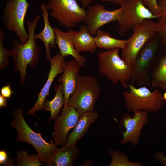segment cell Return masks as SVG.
Returning a JSON list of instances; mask_svg holds the SVG:
<instances>
[{
	"instance_id": "6da1fadb",
	"label": "cell",
	"mask_w": 166,
	"mask_h": 166,
	"mask_svg": "<svg viewBox=\"0 0 166 166\" xmlns=\"http://www.w3.org/2000/svg\"><path fill=\"white\" fill-rule=\"evenodd\" d=\"M41 16L37 15L32 20H27L26 24L29 37L27 42L22 44L19 41L15 40L11 50L14 68L19 72L21 83L25 82L26 69L28 65L31 68L37 65L39 62L40 50L34 37L35 31Z\"/></svg>"
},
{
	"instance_id": "7a4b0ae2",
	"label": "cell",
	"mask_w": 166,
	"mask_h": 166,
	"mask_svg": "<svg viewBox=\"0 0 166 166\" xmlns=\"http://www.w3.org/2000/svg\"><path fill=\"white\" fill-rule=\"evenodd\" d=\"M23 113V109L19 108L12 112L14 119L10 122V125L17 133L15 141L30 144L37 151L40 161L46 163L51 158L57 146L54 142H47L40 133L34 132L26 122Z\"/></svg>"
},
{
	"instance_id": "3957f363",
	"label": "cell",
	"mask_w": 166,
	"mask_h": 166,
	"mask_svg": "<svg viewBox=\"0 0 166 166\" xmlns=\"http://www.w3.org/2000/svg\"><path fill=\"white\" fill-rule=\"evenodd\" d=\"M129 91L122 93L125 101L124 106L129 112L142 110L155 113L164 106V100L161 92L155 88L152 92L147 87L136 88L133 83L128 85Z\"/></svg>"
},
{
	"instance_id": "277c9868",
	"label": "cell",
	"mask_w": 166,
	"mask_h": 166,
	"mask_svg": "<svg viewBox=\"0 0 166 166\" xmlns=\"http://www.w3.org/2000/svg\"><path fill=\"white\" fill-rule=\"evenodd\" d=\"M120 49L103 51L98 54L100 73L114 84L120 82L125 89L132 77V67L127 64L119 54Z\"/></svg>"
},
{
	"instance_id": "5b68a950",
	"label": "cell",
	"mask_w": 166,
	"mask_h": 166,
	"mask_svg": "<svg viewBox=\"0 0 166 166\" xmlns=\"http://www.w3.org/2000/svg\"><path fill=\"white\" fill-rule=\"evenodd\" d=\"M101 91L94 77L79 74L76 88L67 105L75 108L80 115L93 111Z\"/></svg>"
},
{
	"instance_id": "8992f818",
	"label": "cell",
	"mask_w": 166,
	"mask_h": 166,
	"mask_svg": "<svg viewBox=\"0 0 166 166\" xmlns=\"http://www.w3.org/2000/svg\"><path fill=\"white\" fill-rule=\"evenodd\" d=\"M133 30L121 52L122 59L132 67L139 51L148 41L158 34L156 23L151 19L144 20L136 26Z\"/></svg>"
},
{
	"instance_id": "52a82bcc",
	"label": "cell",
	"mask_w": 166,
	"mask_h": 166,
	"mask_svg": "<svg viewBox=\"0 0 166 166\" xmlns=\"http://www.w3.org/2000/svg\"><path fill=\"white\" fill-rule=\"evenodd\" d=\"M5 5L2 19L5 28L14 32L22 44L26 43L29 35L24 22L29 3L27 0H8Z\"/></svg>"
},
{
	"instance_id": "ba28073f",
	"label": "cell",
	"mask_w": 166,
	"mask_h": 166,
	"mask_svg": "<svg viewBox=\"0 0 166 166\" xmlns=\"http://www.w3.org/2000/svg\"><path fill=\"white\" fill-rule=\"evenodd\" d=\"M45 5L49 15L64 27L71 29L84 22L86 12L76 0H48Z\"/></svg>"
},
{
	"instance_id": "9c48e42d",
	"label": "cell",
	"mask_w": 166,
	"mask_h": 166,
	"mask_svg": "<svg viewBox=\"0 0 166 166\" xmlns=\"http://www.w3.org/2000/svg\"><path fill=\"white\" fill-rule=\"evenodd\" d=\"M160 47L155 37L148 41L138 52L132 68V83L139 87L151 85V68Z\"/></svg>"
},
{
	"instance_id": "30bf717a",
	"label": "cell",
	"mask_w": 166,
	"mask_h": 166,
	"mask_svg": "<svg viewBox=\"0 0 166 166\" xmlns=\"http://www.w3.org/2000/svg\"><path fill=\"white\" fill-rule=\"evenodd\" d=\"M123 10L118 22L119 34L125 36L130 30L146 19L158 18L154 15L141 0H124Z\"/></svg>"
},
{
	"instance_id": "8fae6325",
	"label": "cell",
	"mask_w": 166,
	"mask_h": 166,
	"mask_svg": "<svg viewBox=\"0 0 166 166\" xmlns=\"http://www.w3.org/2000/svg\"><path fill=\"white\" fill-rule=\"evenodd\" d=\"M122 10L121 7L114 10H107L104 5L99 3L90 5L86 11L84 25L89 34L93 36L102 26L111 22L118 21Z\"/></svg>"
},
{
	"instance_id": "7c38bea8",
	"label": "cell",
	"mask_w": 166,
	"mask_h": 166,
	"mask_svg": "<svg viewBox=\"0 0 166 166\" xmlns=\"http://www.w3.org/2000/svg\"><path fill=\"white\" fill-rule=\"evenodd\" d=\"M80 114L74 107L68 105L63 107L61 113L54 121L52 137L53 142L61 147L68 142L69 131L78 122Z\"/></svg>"
},
{
	"instance_id": "4fadbf2b",
	"label": "cell",
	"mask_w": 166,
	"mask_h": 166,
	"mask_svg": "<svg viewBox=\"0 0 166 166\" xmlns=\"http://www.w3.org/2000/svg\"><path fill=\"white\" fill-rule=\"evenodd\" d=\"M148 112L140 110L134 112L133 118L128 114L122 116L120 124L126 131L125 132H122L123 138L121 144L130 142L133 145H137L141 131L148 121Z\"/></svg>"
},
{
	"instance_id": "5bb4252c",
	"label": "cell",
	"mask_w": 166,
	"mask_h": 166,
	"mask_svg": "<svg viewBox=\"0 0 166 166\" xmlns=\"http://www.w3.org/2000/svg\"><path fill=\"white\" fill-rule=\"evenodd\" d=\"M65 57L62 56L60 52L54 55L49 61L50 68L47 80L38 95V98L33 107L28 110L27 114L35 116L37 111L45 110L44 104L46 97L49 95V91L55 77L64 71L66 61Z\"/></svg>"
},
{
	"instance_id": "9a60e30c",
	"label": "cell",
	"mask_w": 166,
	"mask_h": 166,
	"mask_svg": "<svg viewBox=\"0 0 166 166\" xmlns=\"http://www.w3.org/2000/svg\"><path fill=\"white\" fill-rule=\"evenodd\" d=\"M53 28L56 35L55 43L59 48L60 54L64 57L72 56L81 67H85L87 61L86 58L76 50L72 43L73 38L77 31L69 29L64 32L57 27Z\"/></svg>"
},
{
	"instance_id": "2e32d148",
	"label": "cell",
	"mask_w": 166,
	"mask_h": 166,
	"mask_svg": "<svg viewBox=\"0 0 166 166\" xmlns=\"http://www.w3.org/2000/svg\"><path fill=\"white\" fill-rule=\"evenodd\" d=\"M81 67L74 59L66 61L64 71L59 77L58 82L63 86L65 98L63 107L67 105L70 96L75 89Z\"/></svg>"
},
{
	"instance_id": "e0dca14e",
	"label": "cell",
	"mask_w": 166,
	"mask_h": 166,
	"mask_svg": "<svg viewBox=\"0 0 166 166\" xmlns=\"http://www.w3.org/2000/svg\"><path fill=\"white\" fill-rule=\"evenodd\" d=\"M99 117L98 113L95 111L87 112L81 115L73 130L68 135V141L65 145L71 146L76 145L88 131L92 124Z\"/></svg>"
},
{
	"instance_id": "ac0fdd59",
	"label": "cell",
	"mask_w": 166,
	"mask_h": 166,
	"mask_svg": "<svg viewBox=\"0 0 166 166\" xmlns=\"http://www.w3.org/2000/svg\"><path fill=\"white\" fill-rule=\"evenodd\" d=\"M43 18L44 27L42 30L38 34H35V39L41 40L44 43L45 50L46 58L49 61L52 59L50 48L55 49L56 47V35L53 28L50 25L49 21L48 9L44 3L40 6Z\"/></svg>"
},
{
	"instance_id": "d6986e66",
	"label": "cell",
	"mask_w": 166,
	"mask_h": 166,
	"mask_svg": "<svg viewBox=\"0 0 166 166\" xmlns=\"http://www.w3.org/2000/svg\"><path fill=\"white\" fill-rule=\"evenodd\" d=\"M79 148L76 145H65L57 148L45 166H73L80 154Z\"/></svg>"
},
{
	"instance_id": "ffe728a7",
	"label": "cell",
	"mask_w": 166,
	"mask_h": 166,
	"mask_svg": "<svg viewBox=\"0 0 166 166\" xmlns=\"http://www.w3.org/2000/svg\"><path fill=\"white\" fill-rule=\"evenodd\" d=\"M73 45L79 53L81 52H95L97 47L95 37L89 33L86 27L82 26L72 39Z\"/></svg>"
},
{
	"instance_id": "44dd1931",
	"label": "cell",
	"mask_w": 166,
	"mask_h": 166,
	"mask_svg": "<svg viewBox=\"0 0 166 166\" xmlns=\"http://www.w3.org/2000/svg\"><path fill=\"white\" fill-rule=\"evenodd\" d=\"M150 76L151 89L158 87L166 90V54L157 59L155 58Z\"/></svg>"
},
{
	"instance_id": "7402d4cb",
	"label": "cell",
	"mask_w": 166,
	"mask_h": 166,
	"mask_svg": "<svg viewBox=\"0 0 166 166\" xmlns=\"http://www.w3.org/2000/svg\"><path fill=\"white\" fill-rule=\"evenodd\" d=\"M55 95L51 100H45L44 104L45 110L50 112V116L48 121L49 123L55 120L60 115L61 109L65 104L63 89L62 83H59L55 85Z\"/></svg>"
},
{
	"instance_id": "603a6c76",
	"label": "cell",
	"mask_w": 166,
	"mask_h": 166,
	"mask_svg": "<svg viewBox=\"0 0 166 166\" xmlns=\"http://www.w3.org/2000/svg\"><path fill=\"white\" fill-rule=\"evenodd\" d=\"M95 41L97 47L108 50L124 48L128 39L120 40L112 37L107 32L98 30L96 34Z\"/></svg>"
},
{
	"instance_id": "cb8c5ba5",
	"label": "cell",
	"mask_w": 166,
	"mask_h": 166,
	"mask_svg": "<svg viewBox=\"0 0 166 166\" xmlns=\"http://www.w3.org/2000/svg\"><path fill=\"white\" fill-rule=\"evenodd\" d=\"M15 162L18 166H40L43 165L39 160L38 154L30 155L27 150L17 152Z\"/></svg>"
},
{
	"instance_id": "d4e9b609",
	"label": "cell",
	"mask_w": 166,
	"mask_h": 166,
	"mask_svg": "<svg viewBox=\"0 0 166 166\" xmlns=\"http://www.w3.org/2000/svg\"><path fill=\"white\" fill-rule=\"evenodd\" d=\"M109 154L112 157V161L109 165L110 166H139L141 165L140 163L129 162L126 156L117 150L110 149L109 151Z\"/></svg>"
},
{
	"instance_id": "484cf974",
	"label": "cell",
	"mask_w": 166,
	"mask_h": 166,
	"mask_svg": "<svg viewBox=\"0 0 166 166\" xmlns=\"http://www.w3.org/2000/svg\"><path fill=\"white\" fill-rule=\"evenodd\" d=\"M5 34L3 31H0V70L6 68L9 64L8 57L12 55L11 50L6 49L4 47L3 42L5 38Z\"/></svg>"
},
{
	"instance_id": "4316f807",
	"label": "cell",
	"mask_w": 166,
	"mask_h": 166,
	"mask_svg": "<svg viewBox=\"0 0 166 166\" xmlns=\"http://www.w3.org/2000/svg\"><path fill=\"white\" fill-rule=\"evenodd\" d=\"M143 4L154 16L159 18L162 14V9L157 0H141Z\"/></svg>"
},
{
	"instance_id": "83f0119b",
	"label": "cell",
	"mask_w": 166,
	"mask_h": 166,
	"mask_svg": "<svg viewBox=\"0 0 166 166\" xmlns=\"http://www.w3.org/2000/svg\"><path fill=\"white\" fill-rule=\"evenodd\" d=\"M156 27L158 34L162 39V45L166 44V22L159 19L156 23Z\"/></svg>"
},
{
	"instance_id": "f1b7e54d",
	"label": "cell",
	"mask_w": 166,
	"mask_h": 166,
	"mask_svg": "<svg viewBox=\"0 0 166 166\" xmlns=\"http://www.w3.org/2000/svg\"><path fill=\"white\" fill-rule=\"evenodd\" d=\"M14 92L12 90L10 83H8L6 85L3 86L0 90V94L7 99L11 97Z\"/></svg>"
},
{
	"instance_id": "f546056e",
	"label": "cell",
	"mask_w": 166,
	"mask_h": 166,
	"mask_svg": "<svg viewBox=\"0 0 166 166\" xmlns=\"http://www.w3.org/2000/svg\"><path fill=\"white\" fill-rule=\"evenodd\" d=\"M10 160L8 159V156L6 151L4 150L0 151V164L8 166Z\"/></svg>"
},
{
	"instance_id": "4dcf8cb0",
	"label": "cell",
	"mask_w": 166,
	"mask_h": 166,
	"mask_svg": "<svg viewBox=\"0 0 166 166\" xmlns=\"http://www.w3.org/2000/svg\"><path fill=\"white\" fill-rule=\"evenodd\" d=\"M157 2L162 9V14L159 19L166 22V0H158Z\"/></svg>"
},
{
	"instance_id": "1f68e13d",
	"label": "cell",
	"mask_w": 166,
	"mask_h": 166,
	"mask_svg": "<svg viewBox=\"0 0 166 166\" xmlns=\"http://www.w3.org/2000/svg\"><path fill=\"white\" fill-rule=\"evenodd\" d=\"M154 157L156 160L160 161L164 165L166 166V156H164L162 152H156Z\"/></svg>"
},
{
	"instance_id": "d6a6232c",
	"label": "cell",
	"mask_w": 166,
	"mask_h": 166,
	"mask_svg": "<svg viewBox=\"0 0 166 166\" xmlns=\"http://www.w3.org/2000/svg\"><path fill=\"white\" fill-rule=\"evenodd\" d=\"M8 99L0 94V108L2 109L7 107Z\"/></svg>"
},
{
	"instance_id": "836d02e7",
	"label": "cell",
	"mask_w": 166,
	"mask_h": 166,
	"mask_svg": "<svg viewBox=\"0 0 166 166\" xmlns=\"http://www.w3.org/2000/svg\"><path fill=\"white\" fill-rule=\"evenodd\" d=\"M124 0H101V2H110L118 5L121 6L123 4Z\"/></svg>"
},
{
	"instance_id": "e575fe53",
	"label": "cell",
	"mask_w": 166,
	"mask_h": 166,
	"mask_svg": "<svg viewBox=\"0 0 166 166\" xmlns=\"http://www.w3.org/2000/svg\"><path fill=\"white\" fill-rule=\"evenodd\" d=\"M93 0H81L82 7L84 9L88 7Z\"/></svg>"
},
{
	"instance_id": "d590c367",
	"label": "cell",
	"mask_w": 166,
	"mask_h": 166,
	"mask_svg": "<svg viewBox=\"0 0 166 166\" xmlns=\"http://www.w3.org/2000/svg\"><path fill=\"white\" fill-rule=\"evenodd\" d=\"M93 163V161L90 159H88L85 160L82 166H90Z\"/></svg>"
},
{
	"instance_id": "8d00e7d4",
	"label": "cell",
	"mask_w": 166,
	"mask_h": 166,
	"mask_svg": "<svg viewBox=\"0 0 166 166\" xmlns=\"http://www.w3.org/2000/svg\"><path fill=\"white\" fill-rule=\"evenodd\" d=\"M163 97L164 100H166V92L164 93Z\"/></svg>"
},
{
	"instance_id": "74e56055",
	"label": "cell",
	"mask_w": 166,
	"mask_h": 166,
	"mask_svg": "<svg viewBox=\"0 0 166 166\" xmlns=\"http://www.w3.org/2000/svg\"><path fill=\"white\" fill-rule=\"evenodd\" d=\"M164 45H165V50H166V44Z\"/></svg>"
}]
</instances>
